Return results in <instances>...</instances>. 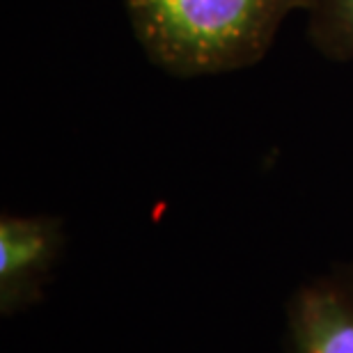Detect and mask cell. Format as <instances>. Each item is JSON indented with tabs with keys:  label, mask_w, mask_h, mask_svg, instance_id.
I'll list each match as a JSON object with an SVG mask.
<instances>
[{
	"label": "cell",
	"mask_w": 353,
	"mask_h": 353,
	"mask_svg": "<svg viewBox=\"0 0 353 353\" xmlns=\"http://www.w3.org/2000/svg\"><path fill=\"white\" fill-rule=\"evenodd\" d=\"M152 65L200 79L257 65L282 23L314 0H122Z\"/></svg>",
	"instance_id": "obj_1"
},
{
	"label": "cell",
	"mask_w": 353,
	"mask_h": 353,
	"mask_svg": "<svg viewBox=\"0 0 353 353\" xmlns=\"http://www.w3.org/2000/svg\"><path fill=\"white\" fill-rule=\"evenodd\" d=\"M307 14V37L328 60H353V0H314Z\"/></svg>",
	"instance_id": "obj_4"
},
{
	"label": "cell",
	"mask_w": 353,
	"mask_h": 353,
	"mask_svg": "<svg viewBox=\"0 0 353 353\" xmlns=\"http://www.w3.org/2000/svg\"><path fill=\"white\" fill-rule=\"evenodd\" d=\"M65 221L58 216H0V312L14 316L44 299L65 250Z\"/></svg>",
	"instance_id": "obj_2"
},
{
	"label": "cell",
	"mask_w": 353,
	"mask_h": 353,
	"mask_svg": "<svg viewBox=\"0 0 353 353\" xmlns=\"http://www.w3.org/2000/svg\"><path fill=\"white\" fill-rule=\"evenodd\" d=\"M285 353H353V262L303 282L289 296Z\"/></svg>",
	"instance_id": "obj_3"
}]
</instances>
